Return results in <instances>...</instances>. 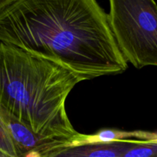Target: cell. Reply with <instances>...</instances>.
Returning a JSON list of instances; mask_svg holds the SVG:
<instances>
[{
	"label": "cell",
	"mask_w": 157,
	"mask_h": 157,
	"mask_svg": "<svg viewBox=\"0 0 157 157\" xmlns=\"http://www.w3.org/2000/svg\"><path fill=\"white\" fill-rule=\"evenodd\" d=\"M0 152L9 157H23L6 129L0 123Z\"/></svg>",
	"instance_id": "6"
},
{
	"label": "cell",
	"mask_w": 157,
	"mask_h": 157,
	"mask_svg": "<svg viewBox=\"0 0 157 157\" xmlns=\"http://www.w3.org/2000/svg\"><path fill=\"white\" fill-rule=\"evenodd\" d=\"M0 157H9V156H8L7 155L4 154V153H1V152H0Z\"/></svg>",
	"instance_id": "8"
},
{
	"label": "cell",
	"mask_w": 157,
	"mask_h": 157,
	"mask_svg": "<svg viewBox=\"0 0 157 157\" xmlns=\"http://www.w3.org/2000/svg\"><path fill=\"white\" fill-rule=\"evenodd\" d=\"M109 24L120 52L136 68L157 67V4L110 0Z\"/></svg>",
	"instance_id": "3"
},
{
	"label": "cell",
	"mask_w": 157,
	"mask_h": 157,
	"mask_svg": "<svg viewBox=\"0 0 157 157\" xmlns=\"http://www.w3.org/2000/svg\"><path fill=\"white\" fill-rule=\"evenodd\" d=\"M83 78L58 63L0 42V109L49 142L81 139L65 103Z\"/></svg>",
	"instance_id": "2"
},
{
	"label": "cell",
	"mask_w": 157,
	"mask_h": 157,
	"mask_svg": "<svg viewBox=\"0 0 157 157\" xmlns=\"http://www.w3.org/2000/svg\"><path fill=\"white\" fill-rule=\"evenodd\" d=\"M11 2V0H0V11L3 9L4 7H6L8 4H9Z\"/></svg>",
	"instance_id": "7"
},
{
	"label": "cell",
	"mask_w": 157,
	"mask_h": 157,
	"mask_svg": "<svg viewBox=\"0 0 157 157\" xmlns=\"http://www.w3.org/2000/svg\"><path fill=\"white\" fill-rule=\"evenodd\" d=\"M134 140H117L111 143L82 144L64 147L51 151L41 157H121Z\"/></svg>",
	"instance_id": "4"
},
{
	"label": "cell",
	"mask_w": 157,
	"mask_h": 157,
	"mask_svg": "<svg viewBox=\"0 0 157 157\" xmlns=\"http://www.w3.org/2000/svg\"><path fill=\"white\" fill-rule=\"evenodd\" d=\"M0 42L61 64L85 80L128 67L94 0H11L0 11Z\"/></svg>",
	"instance_id": "1"
},
{
	"label": "cell",
	"mask_w": 157,
	"mask_h": 157,
	"mask_svg": "<svg viewBox=\"0 0 157 157\" xmlns=\"http://www.w3.org/2000/svg\"><path fill=\"white\" fill-rule=\"evenodd\" d=\"M156 137H157V133H150V132H124L119 131V130H102L93 135L82 134L81 139L77 141L74 145L98 144V143L107 144V143L133 139V138L136 140H150Z\"/></svg>",
	"instance_id": "5"
}]
</instances>
